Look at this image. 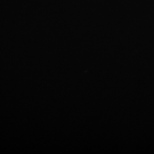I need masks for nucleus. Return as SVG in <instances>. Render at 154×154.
<instances>
[]
</instances>
